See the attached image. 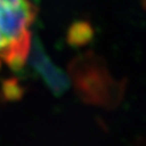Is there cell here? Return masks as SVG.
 Here are the masks:
<instances>
[{"mask_svg":"<svg viewBox=\"0 0 146 146\" xmlns=\"http://www.w3.org/2000/svg\"><path fill=\"white\" fill-rule=\"evenodd\" d=\"M139 1L143 4V6H144V4H145V0H139Z\"/></svg>","mask_w":146,"mask_h":146,"instance_id":"cell-2","label":"cell"},{"mask_svg":"<svg viewBox=\"0 0 146 146\" xmlns=\"http://www.w3.org/2000/svg\"><path fill=\"white\" fill-rule=\"evenodd\" d=\"M36 14L31 0H0V68L20 69L25 63Z\"/></svg>","mask_w":146,"mask_h":146,"instance_id":"cell-1","label":"cell"}]
</instances>
